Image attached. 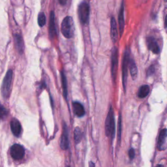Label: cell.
Wrapping results in <instances>:
<instances>
[{
	"label": "cell",
	"instance_id": "obj_1",
	"mask_svg": "<svg viewBox=\"0 0 167 167\" xmlns=\"http://www.w3.org/2000/svg\"><path fill=\"white\" fill-rule=\"evenodd\" d=\"M63 35L67 39L73 37L74 33V24L71 16H66L61 23V27Z\"/></svg>",
	"mask_w": 167,
	"mask_h": 167
},
{
	"label": "cell",
	"instance_id": "obj_2",
	"mask_svg": "<svg viewBox=\"0 0 167 167\" xmlns=\"http://www.w3.org/2000/svg\"><path fill=\"white\" fill-rule=\"evenodd\" d=\"M13 78V73L11 69H9L3 80L2 86V94L4 99H8L12 87V82Z\"/></svg>",
	"mask_w": 167,
	"mask_h": 167
},
{
	"label": "cell",
	"instance_id": "obj_3",
	"mask_svg": "<svg viewBox=\"0 0 167 167\" xmlns=\"http://www.w3.org/2000/svg\"><path fill=\"white\" fill-rule=\"evenodd\" d=\"M105 132L108 137H110L112 140L115 135V121L114 111L112 107L108 111L106 122H105Z\"/></svg>",
	"mask_w": 167,
	"mask_h": 167
},
{
	"label": "cell",
	"instance_id": "obj_4",
	"mask_svg": "<svg viewBox=\"0 0 167 167\" xmlns=\"http://www.w3.org/2000/svg\"><path fill=\"white\" fill-rule=\"evenodd\" d=\"M78 16L83 24H87L90 18V5L88 2H83L78 7Z\"/></svg>",
	"mask_w": 167,
	"mask_h": 167
},
{
	"label": "cell",
	"instance_id": "obj_5",
	"mask_svg": "<svg viewBox=\"0 0 167 167\" xmlns=\"http://www.w3.org/2000/svg\"><path fill=\"white\" fill-rule=\"evenodd\" d=\"M129 50L127 48L125 51L123 61V67H122V78H123V85L124 91H126L127 87V73H128V66L130 60L129 57Z\"/></svg>",
	"mask_w": 167,
	"mask_h": 167
},
{
	"label": "cell",
	"instance_id": "obj_6",
	"mask_svg": "<svg viewBox=\"0 0 167 167\" xmlns=\"http://www.w3.org/2000/svg\"><path fill=\"white\" fill-rule=\"evenodd\" d=\"M118 48L114 47L112 50V66H111V74L113 81H116V75H117V71H118Z\"/></svg>",
	"mask_w": 167,
	"mask_h": 167
},
{
	"label": "cell",
	"instance_id": "obj_7",
	"mask_svg": "<svg viewBox=\"0 0 167 167\" xmlns=\"http://www.w3.org/2000/svg\"><path fill=\"white\" fill-rule=\"evenodd\" d=\"M10 153L11 157L15 160H20L24 157L25 151L23 146L18 144H16L10 148Z\"/></svg>",
	"mask_w": 167,
	"mask_h": 167
},
{
	"label": "cell",
	"instance_id": "obj_8",
	"mask_svg": "<svg viewBox=\"0 0 167 167\" xmlns=\"http://www.w3.org/2000/svg\"><path fill=\"white\" fill-rule=\"evenodd\" d=\"M68 129L67 125L64 123L63 126V132L61 137L60 146L62 149H67L69 148V136H68Z\"/></svg>",
	"mask_w": 167,
	"mask_h": 167
},
{
	"label": "cell",
	"instance_id": "obj_9",
	"mask_svg": "<svg viewBox=\"0 0 167 167\" xmlns=\"http://www.w3.org/2000/svg\"><path fill=\"white\" fill-rule=\"evenodd\" d=\"M10 125V129L12 131L13 135L16 137H19L22 132V126L19 121L16 118H14L11 120Z\"/></svg>",
	"mask_w": 167,
	"mask_h": 167
},
{
	"label": "cell",
	"instance_id": "obj_10",
	"mask_svg": "<svg viewBox=\"0 0 167 167\" xmlns=\"http://www.w3.org/2000/svg\"><path fill=\"white\" fill-rule=\"evenodd\" d=\"M147 44L148 48L150 50L153 54H158L160 53V48L159 45L153 37H150L147 39Z\"/></svg>",
	"mask_w": 167,
	"mask_h": 167
},
{
	"label": "cell",
	"instance_id": "obj_11",
	"mask_svg": "<svg viewBox=\"0 0 167 167\" xmlns=\"http://www.w3.org/2000/svg\"><path fill=\"white\" fill-rule=\"evenodd\" d=\"M111 37L114 44L116 43L118 41V34L117 30L116 22L114 17H112L111 21Z\"/></svg>",
	"mask_w": 167,
	"mask_h": 167
},
{
	"label": "cell",
	"instance_id": "obj_12",
	"mask_svg": "<svg viewBox=\"0 0 167 167\" xmlns=\"http://www.w3.org/2000/svg\"><path fill=\"white\" fill-rule=\"evenodd\" d=\"M14 38L16 50H18L20 54H22L24 50V43L22 35H20V34H15L14 35Z\"/></svg>",
	"mask_w": 167,
	"mask_h": 167
},
{
	"label": "cell",
	"instance_id": "obj_13",
	"mask_svg": "<svg viewBox=\"0 0 167 167\" xmlns=\"http://www.w3.org/2000/svg\"><path fill=\"white\" fill-rule=\"evenodd\" d=\"M166 129H164L161 131L159 140H158V149L159 150H165L166 148Z\"/></svg>",
	"mask_w": 167,
	"mask_h": 167
},
{
	"label": "cell",
	"instance_id": "obj_14",
	"mask_svg": "<svg viewBox=\"0 0 167 167\" xmlns=\"http://www.w3.org/2000/svg\"><path fill=\"white\" fill-rule=\"evenodd\" d=\"M118 21H119V32L121 36L122 35L123 33V30L125 27V19H124V4L123 2L121 5L119 16H118Z\"/></svg>",
	"mask_w": 167,
	"mask_h": 167
},
{
	"label": "cell",
	"instance_id": "obj_15",
	"mask_svg": "<svg viewBox=\"0 0 167 167\" xmlns=\"http://www.w3.org/2000/svg\"><path fill=\"white\" fill-rule=\"evenodd\" d=\"M73 108L74 114L78 117H82L85 114L84 108L81 103L78 102H73Z\"/></svg>",
	"mask_w": 167,
	"mask_h": 167
},
{
	"label": "cell",
	"instance_id": "obj_16",
	"mask_svg": "<svg viewBox=\"0 0 167 167\" xmlns=\"http://www.w3.org/2000/svg\"><path fill=\"white\" fill-rule=\"evenodd\" d=\"M49 34H50V37L51 39H53L56 34V30L55 27V21H54V13L53 11H52L50 13V16Z\"/></svg>",
	"mask_w": 167,
	"mask_h": 167
},
{
	"label": "cell",
	"instance_id": "obj_17",
	"mask_svg": "<svg viewBox=\"0 0 167 167\" xmlns=\"http://www.w3.org/2000/svg\"><path fill=\"white\" fill-rule=\"evenodd\" d=\"M61 84H62V89H63V94L64 96L65 99H67V95H68V90H67V82L65 74L63 71L61 73Z\"/></svg>",
	"mask_w": 167,
	"mask_h": 167
},
{
	"label": "cell",
	"instance_id": "obj_18",
	"mask_svg": "<svg viewBox=\"0 0 167 167\" xmlns=\"http://www.w3.org/2000/svg\"><path fill=\"white\" fill-rule=\"evenodd\" d=\"M129 65V70L131 73V75L132 79L135 80L138 75V69L136 65V63L133 60L130 58Z\"/></svg>",
	"mask_w": 167,
	"mask_h": 167
},
{
	"label": "cell",
	"instance_id": "obj_19",
	"mask_svg": "<svg viewBox=\"0 0 167 167\" xmlns=\"http://www.w3.org/2000/svg\"><path fill=\"white\" fill-rule=\"evenodd\" d=\"M149 86L148 85H142V86H140L139 90V92H138V95L140 98H144L146 96H148V95L149 93Z\"/></svg>",
	"mask_w": 167,
	"mask_h": 167
},
{
	"label": "cell",
	"instance_id": "obj_20",
	"mask_svg": "<svg viewBox=\"0 0 167 167\" xmlns=\"http://www.w3.org/2000/svg\"><path fill=\"white\" fill-rule=\"evenodd\" d=\"M74 140H75L76 143H79L82 138V133L81 130H80L79 127H77L75 130H74Z\"/></svg>",
	"mask_w": 167,
	"mask_h": 167
},
{
	"label": "cell",
	"instance_id": "obj_21",
	"mask_svg": "<svg viewBox=\"0 0 167 167\" xmlns=\"http://www.w3.org/2000/svg\"><path fill=\"white\" fill-rule=\"evenodd\" d=\"M46 22H47V19L46 16L43 13H40L38 16V24L40 27H43Z\"/></svg>",
	"mask_w": 167,
	"mask_h": 167
},
{
	"label": "cell",
	"instance_id": "obj_22",
	"mask_svg": "<svg viewBox=\"0 0 167 167\" xmlns=\"http://www.w3.org/2000/svg\"><path fill=\"white\" fill-rule=\"evenodd\" d=\"M8 112L7 109L5 108L1 103H0V118L4 119L5 117L7 116Z\"/></svg>",
	"mask_w": 167,
	"mask_h": 167
},
{
	"label": "cell",
	"instance_id": "obj_23",
	"mask_svg": "<svg viewBox=\"0 0 167 167\" xmlns=\"http://www.w3.org/2000/svg\"><path fill=\"white\" fill-rule=\"evenodd\" d=\"M154 71H155V68H154V67L153 65H151L150 67H149V68L148 69V73H147L148 76L152 75V74H153Z\"/></svg>",
	"mask_w": 167,
	"mask_h": 167
},
{
	"label": "cell",
	"instance_id": "obj_24",
	"mask_svg": "<svg viewBox=\"0 0 167 167\" xmlns=\"http://www.w3.org/2000/svg\"><path fill=\"white\" fill-rule=\"evenodd\" d=\"M129 157H130L131 159H134L135 155V150H134V149H132V148H131V149H129Z\"/></svg>",
	"mask_w": 167,
	"mask_h": 167
},
{
	"label": "cell",
	"instance_id": "obj_25",
	"mask_svg": "<svg viewBox=\"0 0 167 167\" xmlns=\"http://www.w3.org/2000/svg\"><path fill=\"white\" fill-rule=\"evenodd\" d=\"M58 2L61 5H65L67 3V0H58Z\"/></svg>",
	"mask_w": 167,
	"mask_h": 167
},
{
	"label": "cell",
	"instance_id": "obj_26",
	"mask_svg": "<svg viewBox=\"0 0 167 167\" xmlns=\"http://www.w3.org/2000/svg\"><path fill=\"white\" fill-rule=\"evenodd\" d=\"M89 167H95V164L92 161H90L89 163Z\"/></svg>",
	"mask_w": 167,
	"mask_h": 167
},
{
	"label": "cell",
	"instance_id": "obj_27",
	"mask_svg": "<svg viewBox=\"0 0 167 167\" xmlns=\"http://www.w3.org/2000/svg\"><path fill=\"white\" fill-rule=\"evenodd\" d=\"M155 167H164V166L163 165H157Z\"/></svg>",
	"mask_w": 167,
	"mask_h": 167
},
{
	"label": "cell",
	"instance_id": "obj_28",
	"mask_svg": "<svg viewBox=\"0 0 167 167\" xmlns=\"http://www.w3.org/2000/svg\"><path fill=\"white\" fill-rule=\"evenodd\" d=\"M165 2H166V0H165Z\"/></svg>",
	"mask_w": 167,
	"mask_h": 167
}]
</instances>
